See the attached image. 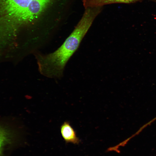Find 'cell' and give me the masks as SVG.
Masks as SVG:
<instances>
[{"mask_svg": "<svg viewBox=\"0 0 156 156\" xmlns=\"http://www.w3.org/2000/svg\"><path fill=\"white\" fill-rule=\"evenodd\" d=\"M19 131L0 126V156L3 155L5 148L14 142Z\"/></svg>", "mask_w": 156, "mask_h": 156, "instance_id": "3", "label": "cell"}, {"mask_svg": "<svg viewBox=\"0 0 156 156\" xmlns=\"http://www.w3.org/2000/svg\"><path fill=\"white\" fill-rule=\"evenodd\" d=\"M98 15L94 9L86 8L75 28L60 47L52 53L46 54L37 53L35 55L38 70L41 75L51 78H59L63 76L66 63L78 48Z\"/></svg>", "mask_w": 156, "mask_h": 156, "instance_id": "1", "label": "cell"}, {"mask_svg": "<svg viewBox=\"0 0 156 156\" xmlns=\"http://www.w3.org/2000/svg\"><path fill=\"white\" fill-rule=\"evenodd\" d=\"M137 0H82L85 8L101 7L107 4L116 3H129Z\"/></svg>", "mask_w": 156, "mask_h": 156, "instance_id": "5", "label": "cell"}, {"mask_svg": "<svg viewBox=\"0 0 156 156\" xmlns=\"http://www.w3.org/2000/svg\"><path fill=\"white\" fill-rule=\"evenodd\" d=\"M60 132L62 137L66 143H71L78 144L81 142L77 136L76 132L70 123L65 121L60 127Z\"/></svg>", "mask_w": 156, "mask_h": 156, "instance_id": "4", "label": "cell"}, {"mask_svg": "<svg viewBox=\"0 0 156 156\" xmlns=\"http://www.w3.org/2000/svg\"><path fill=\"white\" fill-rule=\"evenodd\" d=\"M50 0H0V30H17L36 20Z\"/></svg>", "mask_w": 156, "mask_h": 156, "instance_id": "2", "label": "cell"}]
</instances>
